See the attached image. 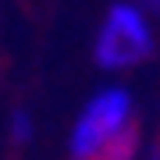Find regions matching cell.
I'll return each mask as SVG.
<instances>
[{"instance_id":"2","label":"cell","mask_w":160,"mask_h":160,"mask_svg":"<svg viewBox=\"0 0 160 160\" xmlns=\"http://www.w3.org/2000/svg\"><path fill=\"white\" fill-rule=\"evenodd\" d=\"M157 46L153 25L139 4H114L96 29V64L103 71H132Z\"/></svg>"},{"instance_id":"1","label":"cell","mask_w":160,"mask_h":160,"mask_svg":"<svg viewBox=\"0 0 160 160\" xmlns=\"http://www.w3.org/2000/svg\"><path fill=\"white\" fill-rule=\"evenodd\" d=\"M132 118H135V103H132L128 89L107 86V89L92 92V100L75 118V128H71V139H68L71 157L75 160H100V153L114 139L132 132Z\"/></svg>"},{"instance_id":"3","label":"cell","mask_w":160,"mask_h":160,"mask_svg":"<svg viewBox=\"0 0 160 160\" xmlns=\"http://www.w3.org/2000/svg\"><path fill=\"white\" fill-rule=\"evenodd\" d=\"M135 153H139V135L132 128V132H125L121 139H114V142L103 149L100 160H135Z\"/></svg>"},{"instance_id":"4","label":"cell","mask_w":160,"mask_h":160,"mask_svg":"<svg viewBox=\"0 0 160 160\" xmlns=\"http://www.w3.org/2000/svg\"><path fill=\"white\" fill-rule=\"evenodd\" d=\"M11 139L14 142H29L32 139V114L29 110H14L11 114Z\"/></svg>"}]
</instances>
